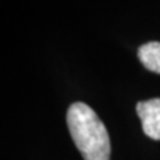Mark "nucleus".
Instances as JSON below:
<instances>
[{"label": "nucleus", "instance_id": "1", "mask_svg": "<svg viewBox=\"0 0 160 160\" xmlns=\"http://www.w3.org/2000/svg\"><path fill=\"white\" fill-rule=\"evenodd\" d=\"M67 126L84 160H109L111 142L108 131L91 107L82 102L69 106Z\"/></svg>", "mask_w": 160, "mask_h": 160}, {"label": "nucleus", "instance_id": "2", "mask_svg": "<svg viewBox=\"0 0 160 160\" xmlns=\"http://www.w3.org/2000/svg\"><path fill=\"white\" fill-rule=\"evenodd\" d=\"M136 112L142 120L144 133L153 140H160V99L139 102Z\"/></svg>", "mask_w": 160, "mask_h": 160}, {"label": "nucleus", "instance_id": "3", "mask_svg": "<svg viewBox=\"0 0 160 160\" xmlns=\"http://www.w3.org/2000/svg\"><path fill=\"white\" fill-rule=\"evenodd\" d=\"M139 60L148 71L160 73V43L149 42L139 47Z\"/></svg>", "mask_w": 160, "mask_h": 160}]
</instances>
